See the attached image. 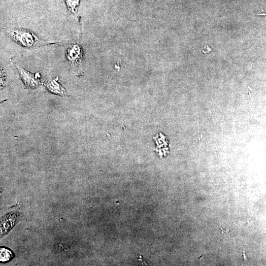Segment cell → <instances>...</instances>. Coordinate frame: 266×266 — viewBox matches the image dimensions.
I'll use <instances>...</instances> for the list:
<instances>
[{"label":"cell","instance_id":"obj_7","mask_svg":"<svg viewBox=\"0 0 266 266\" xmlns=\"http://www.w3.org/2000/svg\"><path fill=\"white\" fill-rule=\"evenodd\" d=\"M6 77L5 71L0 64V89L3 88L4 86Z\"/></svg>","mask_w":266,"mask_h":266},{"label":"cell","instance_id":"obj_1","mask_svg":"<svg viewBox=\"0 0 266 266\" xmlns=\"http://www.w3.org/2000/svg\"><path fill=\"white\" fill-rule=\"evenodd\" d=\"M0 31L18 44L26 47L32 48L46 44L45 41L41 40L34 34L27 30L17 28L5 27L0 25Z\"/></svg>","mask_w":266,"mask_h":266},{"label":"cell","instance_id":"obj_6","mask_svg":"<svg viewBox=\"0 0 266 266\" xmlns=\"http://www.w3.org/2000/svg\"><path fill=\"white\" fill-rule=\"evenodd\" d=\"M68 9L75 13L79 4V0H65Z\"/></svg>","mask_w":266,"mask_h":266},{"label":"cell","instance_id":"obj_2","mask_svg":"<svg viewBox=\"0 0 266 266\" xmlns=\"http://www.w3.org/2000/svg\"><path fill=\"white\" fill-rule=\"evenodd\" d=\"M15 65L22 80L27 88L35 89L39 85L40 75L39 73H32L24 69L19 65L16 64Z\"/></svg>","mask_w":266,"mask_h":266},{"label":"cell","instance_id":"obj_3","mask_svg":"<svg viewBox=\"0 0 266 266\" xmlns=\"http://www.w3.org/2000/svg\"><path fill=\"white\" fill-rule=\"evenodd\" d=\"M58 77L47 80L44 85L51 93L61 96L67 95L66 89L58 81Z\"/></svg>","mask_w":266,"mask_h":266},{"label":"cell","instance_id":"obj_4","mask_svg":"<svg viewBox=\"0 0 266 266\" xmlns=\"http://www.w3.org/2000/svg\"><path fill=\"white\" fill-rule=\"evenodd\" d=\"M81 51L80 47L74 44L70 46L67 49L66 57L71 62H75L80 59Z\"/></svg>","mask_w":266,"mask_h":266},{"label":"cell","instance_id":"obj_8","mask_svg":"<svg viewBox=\"0 0 266 266\" xmlns=\"http://www.w3.org/2000/svg\"><path fill=\"white\" fill-rule=\"evenodd\" d=\"M244 255H245V249H244L243 255L244 256ZM243 257H244V260H245L246 261V257L245 256H243Z\"/></svg>","mask_w":266,"mask_h":266},{"label":"cell","instance_id":"obj_5","mask_svg":"<svg viewBox=\"0 0 266 266\" xmlns=\"http://www.w3.org/2000/svg\"><path fill=\"white\" fill-rule=\"evenodd\" d=\"M14 257L12 252L4 247H0V262H7Z\"/></svg>","mask_w":266,"mask_h":266},{"label":"cell","instance_id":"obj_9","mask_svg":"<svg viewBox=\"0 0 266 266\" xmlns=\"http://www.w3.org/2000/svg\"><path fill=\"white\" fill-rule=\"evenodd\" d=\"M2 102H3V101H0V103Z\"/></svg>","mask_w":266,"mask_h":266}]
</instances>
